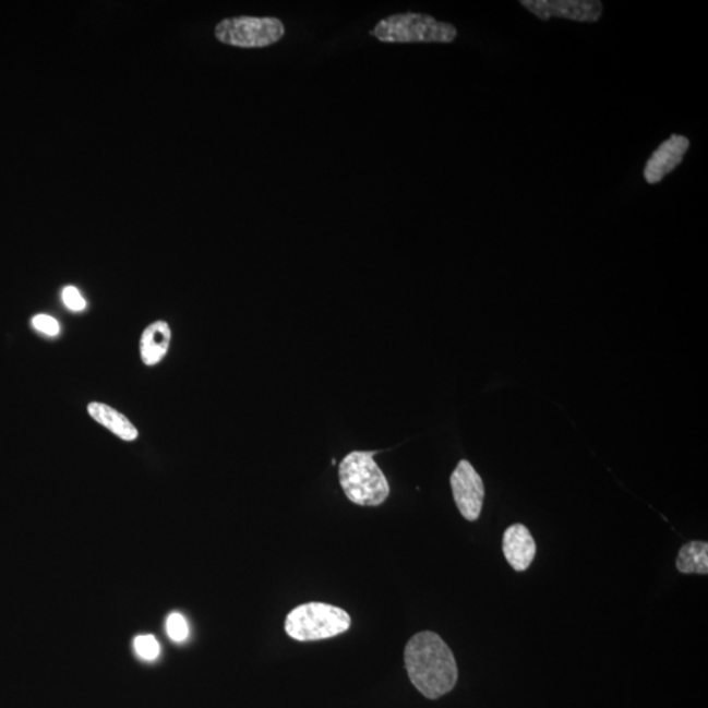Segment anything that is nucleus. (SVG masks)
<instances>
[{
    "mask_svg": "<svg viewBox=\"0 0 708 708\" xmlns=\"http://www.w3.org/2000/svg\"><path fill=\"white\" fill-rule=\"evenodd\" d=\"M691 142L684 135L674 134L671 139L662 142L658 151L647 161L645 168V178L648 184L659 183L662 179L671 173L675 167L680 166L684 159Z\"/></svg>",
    "mask_w": 708,
    "mask_h": 708,
    "instance_id": "8",
    "label": "nucleus"
},
{
    "mask_svg": "<svg viewBox=\"0 0 708 708\" xmlns=\"http://www.w3.org/2000/svg\"><path fill=\"white\" fill-rule=\"evenodd\" d=\"M454 502L467 521L473 523L480 517L484 502V484L469 460H459L451 477Z\"/></svg>",
    "mask_w": 708,
    "mask_h": 708,
    "instance_id": "6",
    "label": "nucleus"
},
{
    "mask_svg": "<svg viewBox=\"0 0 708 708\" xmlns=\"http://www.w3.org/2000/svg\"><path fill=\"white\" fill-rule=\"evenodd\" d=\"M133 647L136 656L144 661H155L160 656V645L154 635L135 636Z\"/></svg>",
    "mask_w": 708,
    "mask_h": 708,
    "instance_id": "13",
    "label": "nucleus"
},
{
    "mask_svg": "<svg viewBox=\"0 0 708 708\" xmlns=\"http://www.w3.org/2000/svg\"><path fill=\"white\" fill-rule=\"evenodd\" d=\"M457 34L452 24L411 12L383 19L372 32L382 43H452Z\"/></svg>",
    "mask_w": 708,
    "mask_h": 708,
    "instance_id": "4",
    "label": "nucleus"
},
{
    "mask_svg": "<svg viewBox=\"0 0 708 708\" xmlns=\"http://www.w3.org/2000/svg\"><path fill=\"white\" fill-rule=\"evenodd\" d=\"M87 411L91 418L99 422L100 425L106 427L117 437L123 441H134L139 437V431H136L132 421L125 415L117 411V409L104 405V403L94 401L89 403Z\"/></svg>",
    "mask_w": 708,
    "mask_h": 708,
    "instance_id": "11",
    "label": "nucleus"
},
{
    "mask_svg": "<svg viewBox=\"0 0 708 708\" xmlns=\"http://www.w3.org/2000/svg\"><path fill=\"white\" fill-rule=\"evenodd\" d=\"M521 4L541 21L562 17L595 23L599 22L602 15V3L597 0H523Z\"/></svg>",
    "mask_w": 708,
    "mask_h": 708,
    "instance_id": "7",
    "label": "nucleus"
},
{
    "mask_svg": "<svg viewBox=\"0 0 708 708\" xmlns=\"http://www.w3.org/2000/svg\"><path fill=\"white\" fill-rule=\"evenodd\" d=\"M677 569L684 575L708 574V543L704 541L688 542L680 549Z\"/></svg>",
    "mask_w": 708,
    "mask_h": 708,
    "instance_id": "12",
    "label": "nucleus"
},
{
    "mask_svg": "<svg viewBox=\"0 0 708 708\" xmlns=\"http://www.w3.org/2000/svg\"><path fill=\"white\" fill-rule=\"evenodd\" d=\"M166 633L168 638L173 643H178V645L184 643L188 639V636H190V625H188L185 616L177 612L168 615L166 621Z\"/></svg>",
    "mask_w": 708,
    "mask_h": 708,
    "instance_id": "14",
    "label": "nucleus"
},
{
    "mask_svg": "<svg viewBox=\"0 0 708 708\" xmlns=\"http://www.w3.org/2000/svg\"><path fill=\"white\" fill-rule=\"evenodd\" d=\"M62 300L64 304H67V307L73 311H82L87 307L86 301H84V298L80 293V290L74 287H68L63 289Z\"/></svg>",
    "mask_w": 708,
    "mask_h": 708,
    "instance_id": "16",
    "label": "nucleus"
},
{
    "mask_svg": "<svg viewBox=\"0 0 708 708\" xmlns=\"http://www.w3.org/2000/svg\"><path fill=\"white\" fill-rule=\"evenodd\" d=\"M503 552L506 562L517 573H524L535 561L537 544L531 532L523 524H513L504 531Z\"/></svg>",
    "mask_w": 708,
    "mask_h": 708,
    "instance_id": "9",
    "label": "nucleus"
},
{
    "mask_svg": "<svg viewBox=\"0 0 708 708\" xmlns=\"http://www.w3.org/2000/svg\"><path fill=\"white\" fill-rule=\"evenodd\" d=\"M171 343L170 326L164 321L154 322L141 336V359L145 365H157L165 359Z\"/></svg>",
    "mask_w": 708,
    "mask_h": 708,
    "instance_id": "10",
    "label": "nucleus"
},
{
    "mask_svg": "<svg viewBox=\"0 0 708 708\" xmlns=\"http://www.w3.org/2000/svg\"><path fill=\"white\" fill-rule=\"evenodd\" d=\"M285 35L281 21L276 17L239 16L225 19L216 27L217 40L237 48H265Z\"/></svg>",
    "mask_w": 708,
    "mask_h": 708,
    "instance_id": "5",
    "label": "nucleus"
},
{
    "mask_svg": "<svg viewBox=\"0 0 708 708\" xmlns=\"http://www.w3.org/2000/svg\"><path fill=\"white\" fill-rule=\"evenodd\" d=\"M32 324H34V327L37 331H40V333L45 335L56 336L60 334V324H58L55 317L49 315H37L34 317V321H32Z\"/></svg>",
    "mask_w": 708,
    "mask_h": 708,
    "instance_id": "15",
    "label": "nucleus"
},
{
    "mask_svg": "<svg viewBox=\"0 0 708 708\" xmlns=\"http://www.w3.org/2000/svg\"><path fill=\"white\" fill-rule=\"evenodd\" d=\"M350 615L328 603L309 602L291 610L285 621V632L298 641H316L347 633Z\"/></svg>",
    "mask_w": 708,
    "mask_h": 708,
    "instance_id": "3",
    "label": "nucleus"
},
{
    "mask_svg": "<svg viewBox=\"0 0 708 708\" xmlns=\"http://www.w3.org/2000/svg\"><path fill=\"white\" fill-rule=\"evenodd\" d=\"M405 662L409 680L428 699L444 697L457 685L456 658L436 633L413 635L405 649Z\"/></svg>",
    "mask_w": 708,
    "mask_h": 708,
    "instance_id": "1",
    "label": "nucleus"
},
{
    "mask_svg": "<svg viewBox=\"0 0 708 708\" xmlns=\"http://www.w3.org/2000/svg\"><path fill=\"white\" fill-rule=\"evenodd\" d=\"M374 452H352L341 460L340 485L350 502L361 506H379L386 502L389 485L385 473L375 464Z\"/></svg>",
    "mask_w": 708,
    "mask_h": 708,
    "instance_id": "2",
    "label": "nucleus"
}]
</instances>
